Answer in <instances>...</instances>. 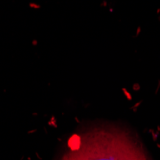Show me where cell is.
<instances>
[{
	"mask_svg": "<svg viewBox=\"0 0 160 160\" xmlns=\"http://www.w3.org/2000/svg\"><path fill=\"white\" fill-rule=\"evenodd\" d=\"M62 160H149L128 132L116 128H93L80 137L78 146Z\"/></svg>",
	"mask_w": 160,
	"mask_h": 160,
	"instance_id": "1",
	"label": "cell"
}]
</instances>
